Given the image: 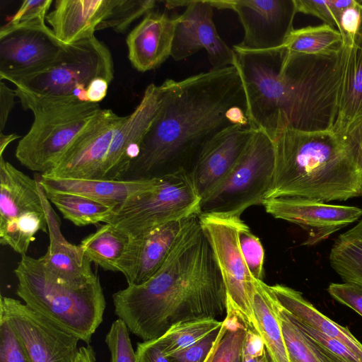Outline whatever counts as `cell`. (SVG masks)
Segmentation results:
<instances>
[{"label":"cell","instance_id":"d6a6232c","mask_svg":"<svg viewBox=\"0 0 362 362\" xmlns=\"http://www.w3.org/2000/svg\"><path fill=\"white\" fill-rule=\"evenodd\" d=\"M227 329L221 338L211 362H233L240 351L247 329L232 312L223 319Z\"/></svg>","mask_w":362,"mask_h":362},{"label":"cell","instance_id":"83f0119b","mask_svg":"<svg viewBox=\"0 0 362 362\" xmlns=\"http://www.w3.org/2000/svg\"><path fill=\"white\" fill-rule=\"evenodd\" d=\"M329 260L344 282L362 286V219L337 237Z\"/></svg>","mask_w":362,"mask_h":362},{"label":"cell","instance_id":"5b68a950","mask_svg":"<svg viewBox=\"0 0 362 362\" xmlns=\"http://www.w3.org/2000/svg\"><path fill=\"white\" fill-rule=\"evenodd\" d=\"M16 294L30 308L87 344L103 320L106 301L98 274L85 281L59 279L42 257L21 256Z\"/></svg>","mask_w":362,"mask_h":362},{"label":"cell","instance_id":"4fadbf2b","mask_svg":"<svg viewBox=\"0 0 362 362\" xmlns=\"http://www.w3.org/2000/svg\"><path fill=\"white\" fill-rule=\"evenodd\" d=\"M64 46L45 21L5 24L0 29V79L9 81L43 71Z\"/></svg>","mask_w":362,"mask_h":362},{"label":"cell","instance_id":"277c9868","mask_svg":"<svg viewBox=\"0 0 362 362\" xmlns=\"http://www.w3.org/2000/svg\"><path fill=\"white\" fill-rule=\"evenodd\" d=\"M272 141L274 169L265 199L290 197L328 203L361 194L362 174L333 131L286 128Z\"/></svg>","mask_w":362,"mask_h":362},{"label":"cell","instance_id":"44dd1931","mask_svg":"<svg viewBox=\"0 0 362 362\" xmlns=\"http://www.w3.org/2000/svg\"><path fill=\"white\" fill-rule=\"evenodd\" d=\"M176 17L151 11L129 33L126 42L133 67L145 72L158 67L171 55Z\"/></svg>","mask_w":362,"mask_h":362},{"label":"cell","instance_id":"52a82bcc","mask_svg":"<svg viewBox=\"0 0 362 362\" xmlns=\"http://www.w3.org/2000/svg\"><path fill=\"white\" fill-rule=\"evenodd\" d=\"M152 190L135 195L112 209L105 223L130 238L162 225L201 214V197L189 173L177 169L160 177Z\"/></svg>","mask_w":362,"mask_h":362},{"label":"cell","instance_id":"6da1fadb","mask_svg":"<svg viewBox=\"0 0 362 362\" xmlns=\"http://www.w3.org/2000/svg\"><path fill=\"white\" fill-rule=\"evenodd\" d=\"M160 87L158 109L141 139L139 155L122 180L152 179L180 168L189 171L221 133L250 126L235 65L180 81L166 79Z\"/></svg>","mask_w":362,"mask_h":362},{"label":"cell","instance_id":"ba28073f","mask_svg":"<svg viewBox=\"0 0 362 362\" xmlns=\"http://www.w3.org/2000/svg\"><path fill=\"white\" fill-rule=\"evenodd\" d=\"M274 161L272 139L257 129L233 168L202 199L200 214L240 217L249 207L262 204L272 182Z\"/></svg>","mask_w":362,"mask_h":362},{"label":"cell","instance_id":"e575fe53","mask_svg":"<svg viewBox=\"0 0 362 362\" xmlns=\"http://www.w3.org/2000/svg\"><path fill=\"white\" fill-rule=\"evenodd\" d=\"M355 0H295L297 13L315 16L325 24L338 28L342 11Z\"/></svg>","mask_w":362,"mask_h":362},{"label":"cell","instance_id":"484cf974","mask_svg":"<svg viewBox=\"0 0 362 362\" xmlns=\"http://www.w3.org/2000/svg\"><path fill=\"white\" fill-rule=\"evenodd\" d=\"M253 313L255 332L262 339L272 362H289L278 314L277 302L263 281L255 279Z\"/></svg>","mask_w":362,"mask_h":362},{"label":"cell","instance_id":"f546056e","mask_svg":"<svg viewBox=\"0 0 362 362\" xmlns=\"http://www.w3.org/2000/svg\"><path fill=\"white\" fill-rule=\"evenodd\" d=\"M45 193L50 203L57 207L64 218L76 226L104 223L113 209L80 195L54 192Z\"/></svg>","mask_w":362,"mask_h":362},{"label":"cell","instance_id":"ffe728a7","mask_svg":"<svg viewBox=\"0 0 362 362\" xmlns=\"http://www.w3.org/2000/svg\"><path fill=\"white\" fill-rule=\"evenodd\" d=\"M118 0H57L46 16L57 38L64 45L110 28Z\"/></svg>","mask_w":362,"mask_h":362},{"label":"cell","instance_id":"74e56055","mask_svg":"<svg viewBox=\"0 0 362 362\" xmlns=\"http://www.w3.org/2000/svg\"><path fill=\"white\" fill-rule=\"evenodd\" d=\"M362 3L356 1L341 13L337 30L339 31L343 46L351 48L354 46L362 19Z\"/></svg>","mask_w":362,"mask_h":362},{"label":"cell","instance_id":"4dcf8cb0","mask_svg":"<svg viewBox=\"0 0 362 362\" xmlns=\"http://www.w3.org/2000/svg\"><path fill=\"white\" fill-rule=\"evenodd\" d=\"M223 320L202 318L182 322L172 326L163 335L155 339L167 356L185 350L200 342L220 329Z\"/></svg>","mask_w":362,"mask_h":362},{"label":"cell","instance_id":"5bb4252c","mask_svg":"<svg viewBox=\"0 0 362 362\" xmlns=\"http://www.w3.org/2000/svg\"><path fill=\"white\" fill-rule=\"evenodd\" d=\"M214 8L236 12L244 30L233 49L264 51L281 47L293 31L295 0L211 1Z\"/></svg>","mask_w":362,"mask_h":362},{"label":"cell","instance_id":"3957f363","mask_svg":"<svg viewBox=\"0 0 362 362\" xmlns=\"http://www.w3.org/2000/svg\"><path fill=\"white\" fill-rule=\"evenodd\" d=\"M199 216L190 218L151 278L112 295L115 314L143 341L182 322L226 315L225 286Z\"/></svg>","mask_w":362,"mask_h":362},{"label":"cell","instance_id":"1f68e13d","mask_svg":"<svg viewBox=\"0 0 362 362\" xmlns=\"http://www.w3.org/2000/svg\"><path fill=\"white\" fill-rule=\"evenodd\" d=\"M277 305L289 362H321L304 334L286 315L278 303Z\"/></svg>","mask_w":362,"mask_h":362},{"label":"cell","instance_id":"ee69618b","mask_svg":"<svg viewBox=\"0 0 362 362\" xmlns=\"http://www.w3.org/2000/svg\"><path fill=\"white\" fill-rule=\"evenodd\" d=\"M136 354L137 362H170L155 339L139 342Z\"/></svg>","mask_w":362,"mask_h":362},{"label":"cell","instance_id":"ab89813d","mask_svg":"<svg viewBox=\"0 0 362 362\" xmlns=\"http://www.w3.org/2000/svg\"><path fill=\"white\" fill-rule=\"evenodd\" d=\"M329 294L337 301L362 316V286L353 283H332Z\"/></svg>","mask_w":362,"mask_h":362},{"label":"cell","instance_id":"7c38bea8","mask_svg":"<svg viewBox=\"0 0 362 362\" xmlns=\"http://www.w3.org/2000/svg\"><path fill=\"white\" fill-rule=\"evenodd\" d=\"M0 315L8 321L30 362H73L77 337L13 298L1 296Z\"/></svg>","mask_w":362,"mask_h":362},{"label":"cell","instance_id":"9a60e30c","mask_svg":"<svg viewBox=\"0 0 362 362\" xmlns=\"http://www.w3.org/2000/svg\"><path fill=\"white\" fill-rule=\"evenodd\" d=\"M165 6H185L176 17V25L170 57L175 61L185 59L204 49L212 69L234 66L236 54L219 36L214 21L211 1H164Z\"/></svg>","mask_w":362,"mask_h":362},{"label":"cell","instance_id":"9c48e42d","mask_svg":"<svg viewBox=\"0 0 362 362\" xmlns=\"http://www.w3.org/2000/svg\"><path fill=\"white\" fill-rule=\"evenodd\" d=\"M96 78L111 82L114 63L108 47L95 35L65 45L57 58L43 71L9 81L16 87L50 96L86 93Z\"/></svg>","mask_w":362,"mask_h":362},{"label":"cell","instance_id":"f907efd6","mask_svg":"<svg viewBox=\"0 0 362 362\" xmlns=\"http://www.w3.org/2000/svg\"><path fill=\"white\" fill-rule=\"evenodd\" d=\"M233 362H241L240 351L236 355Z\"/></svg>","mask_w":362,"mask_h":362},{"label":"cell","instance_id":"8d00e7d4","mask_svg":"<svg viewBox=\"0 0 362 362\" xmlns=\"http://www.w3.org/2000/svg\"><path fill=\"white\" fill-rule=\"evenodd\" d=\"M0 362H30L12 327L1 315Z\"/></svg>","mask_w":362,"mask_h":362},{"label":"cell","instance_id":"4316f807","mask_svg":"<svg viewBox=\"0 0 362 362\" xmlns=\"http://www.w3.org/2000/svg\"><path fill=\"white\" fill-rule=\"evenodd\" d=\"M129 242V238L109 223L90 233L79 246L84 255L105 271L117 272V265Z\"/></svg>","mask_w":362,"mask_h":362},{"label":"cell","instance_id":"681fc988","mask_svg":"<svg viewBox=\"0 0 362 362\" xmlns=\"http://www.w3.org/2000/svg\"><path fill=\"white\" fill-rule=\"evenodd\" d=\"M226 329H227V325H226V322L223 320V325H222L221 329H219L218 336L216 339V341L214 343L211 351L208 354L204 362H211L214 354L215 351H216L218 344H219L221 338L224 335Z\"/></svg>","mask_w":362,"mask_h":362},{"label":"cell","instance_id":"c3c4849f","mask_svg":"<svg viewBox=\"0 0 362 362\" xmlns=\"http://www.w3.org/2000/svg\"><path fill=\"white\" fill-rule=\"evenodd\" d=\"M20 138L17 134H4L0 133V157L3 156V153L10 143Z\"/></svg>","mask_w":362,"mask_h":362},{"label":"cell","instance_id":"7dc6e473","mask_svg":"<svg viewBox=\"0 0 362 362\" xmlns=\"http://www.w3.org/2000/svg\"><path fill=\"white\" fill-rule=\"evenodd\" d=\"M73 362H96L93 347L89 344L79 347Z\"/></svg>","mask_w":362,"mask_h":362},{"label":"cell","instance_id":"f1b7e54d","mask_svg":"<svg viewBox=\"0 0 362 362\" xmlns=\"http://www.w3.org/2000/svg\"><path fill=\"white\" fill-rule=\"evenodd\" d=\"M281 47L300 54H331L342 49L343 40L337 29L323 23L293 29Z\"/></svg>","mask_w":362,"mask_h":362},{"label":"cell","instance_id":"60d3db41","mask_svg":"<svg viewBox=\"0 0 362 362\" xmlns=\"http://www.w3.org/2000/svg\"><path fill=\"white\" fill-rule=\"evenodd\" d=\"M218 332L219 330L192 346L168 356L170 362H204L216 341Z\"/></svg>","mask_w":362,"mask_h":362},{"label":"cell","instance_id":"d4e9b609","mask_svg":"<svg viewBox=\"0 0 362 362\" xmlns=\"http://www.w3.org/2000/svg\"><path fill=\"white\" fill-rule=\"evenodd\" d=\"M362 116V19L352 47L343 46V71L337 117L333 128L342 132Z\"/></svg>","mask_w":362,"mask_h":362},{"label":"cell","instance_id":"e0dca14e","mask_svg":"<svg viewBox=\"0 0 362 362\" xmlns=\"http://www.w3.org/2000/svg\"><path fill=\"white\" fill-rule=\"evenodd\" d=\"M262 205L274 218L306 230L307 245L317 243L362 216V209L358 207L329 204L300 197L266 199Z\"/></svg>","mask_w":362,"mask_h":362},{"label":"cell","instance_id":"d590c367","mask_svg":"<svg viewBox=\"0 0 362 362\" xmlns=\"http://www.w3.org/2000/svg\"><path fill=\"white\" fill-rule=\"evenodd\" d=\"M105 343L110 354V362H137L129 330L120 319L112 323L105 336Z\"/></svg>","mask_w":362,"mask_h":362},{"label":"cell","instance_id":"7bdbcfd3","mask_svg":"<svg viewBox=\"0 0 362 362\" xmlns=\"http://www.w3.org/2000/svg\"><path fill=\"white\" fill-rule=\"evenodd\" d=\"M338 134L348 147L354 160L362 174V116L352 122Z\"/></svg>","mask_w":362,"mask_h":362},{"label":"cell","instance_id":"8992f818","mask_svg":"<svg viewBox=\"0 0 362 362\" xmlns=\"http://www.w3.org/2000/svg\"><path fill=\"white\" fill-rule=\"evenodd\" d=\"M16 97L34 119L15 156L26 168L44 175L53 170L102 108L74 96H50L16 87Z\"/></svg>","mask_w":362,"mask_h":362},{"label":"cell","instance_id":"7a4b0ae2","mask_svg":"<svg viewBox=\"0 0 362 362\" xmlns=\"http://www.w3.org/2000/svg\"><path fill=\"white\" fill-rule=\"evenodd\" d=\"M233 50L252 127L272 139L286 128L333 130L339 105L343 47L323 54L296 53L284 47Z\"/></svg>","mask_w":362,"mask_h":362},{"label":"cell","instance_id":"b9f144b4","mask_svg":"<svg viewBox=\"0 0 362 362\" xmlns=\"http://www.w3.org/2000/svg\"><path fill=\"white\" fill-rule=\"evenodd\" d=\"M241 362H272L259 335L247 329L241 350Z\"/></svg>","mask_w":362,"mask_h":362},{"label":"cell","instance_id":"603a6c76","mask_svg":"<svg viewBox=\"0 0 362 362\" xmlns=\"http://www.w3.org/2000/svg\"><path fill=\"white\" fill-rule=\"evenodd\" d=\"M42 196L47 220L49 244L42 256L46 268L54 276L71 281H85L98 273L78 245L71 244L62 235L61 221L42 187Z\"/></svg>","mask_w":362,"mask_h":362},{"label":"cell","instance_id":"836d02e7","mask_svg":"<svg viewBox=\"0 0 362 362\" xmlns=\"http://www.w3.org/2000/svg\"><path fill=\"white\" fill-rule=\"evenodd\" d=\"M238 241L251 275L255 279L263 281L264 250L259 239L251 232L243 221L240 225Z\"/></svg>","mask_w":362,"mask_h":362},{"label":"cell","instance_id":"f6af8a7d","mask_svg":"<svg viewBox=\"0 0 362 362\" xmlns=\"http://www.w3.org/2000/svg\"><path fill=\"white\" fill-rule=\"evenodd\" d=\"M16 94L1 80L0 83V132L6 126L8 116L13 107Z\"/></svg>","mask_w":362,"mask_h":362},{"label":"cell","instance_id":"f35d334b","mask_svg":"<svg viewBox=\"0 0 362 362\" xmlns=\"http://www.w3.org/2000/svg\"><path fill=\"white\" fill-rule=\"evenodd\" d=\"M52 2V0H25L6 25H16L45 21L47 11Z\"/></svg>","mask_w":362,"mask_h":362},{"label":"cell","instance_id":"cb8c5ba5","mask_svg":"<svg viewBox=\"0 0 362 362\" xmlns=\"http://www.w3.org/2000/svg\"><path fill=\"white\" fill-rule=\"evenodd\" d=\"M269 288L280 307L291 320L340 341L362 356V344L348 328L322 314L300 292L282 284L269 286Z\"/></svg>","mask_w":362,"mask_h":362},{"label":"cell","instance_id":"d6986e66","mask_svg":"<svg viewBox=\"0 0 362 362\" xmlns=\"http://www.w3.org/2000/svg\"><path fill=\"white\" fill-rule=\"evenodd\" d=\"M256 130L250 126L229 128L204 148L189 170L201 199L206 196L233 168Z\"/></svg>","mask_w":362,"mask_h":362},{"label":"cell","instance_id":"ac0fdd59","mask_svg":"<svg viewBox=\"0 0 362 362\" xmlns=\"http://www.w3.org/2000/svg\"><path fill=\"white\" fill-rule=\"evenodd\" d=\"M190 218L162 225L129 239L117 265V272L125 276L128 285L142 284L156 274Z\"/></svg>","mask_w":362,"mask_h":362},{"label":"cell","instance_id":"816d5d0a","mask_svg":"<svg viewBox=\"0 0 362 362\" xmlns=\"http://www.w3.org/2000/svg\"><path fill=\"white\" fill-rule=\"evenodd\" d=\"M361 194H362V186H361Z\"/></svg>","mask_w":362,"mask_h":362},{"label":"cell","instance_id":"8fae6325","mask_svg":"<svg viewBox=\"0 0 362 362\" xmlns=\"http://www.w3.org/2000/svg\"><path fill=\"white\" fill-rule=\"evenodd\" d=\"M199 217L225 286L227 311L234 313L247 329L255 331L252 304L255 279L247 269L238 241L243 220L215 214Z\"/></svg>","mask_w":362,"mask_h":362},{"label":"cell","instance_id":"30bf717a","mask_svg":"<svg viewBox=\"0 0 362 362\" xmlns=\"http://www.w3.org/2000/svg\"><path fill=\"white\" fill-rule=\"evenodd\" d=\"M38 231L48 232L42 186L0 157V243L21 256Z\"/></svg>","mask_w":362,"mask_h":362},{"label":"cell","instance_id":"2e32d148","mask_svg":"<svg viewBox=\"0 0 362 362\" xmlns=\"http://www.w3.org/2000/svg\"><path fill=\"white\" fill-rule=\"evenodd\" d=\"M125 116L110 109H101L79 135L59 163L49 173V177L102 180L103 167L112 141Z\"/></svg>","mask_w":362,"mask_h":362},{"label":"cell","instance_id":"bcb514c9","mask_svg":"<svg viewBox=\"0 0 362 362\" xmlns=\"http://www.w3.org/2000/svg\"><path fill=\"white\" fill-rule=\"evenodd\" d=\"M110 81L103 78L93 79L86 88V94L88 102L98 103L106 96Z\"/></svg>","mask_w":362,"mask_h":362},{"label":"cell","instance_id":"7402d4cb","mask_svg":"<svg viewBox=\"0 0 362 362\" xmlns=\"http://www.w3.org/2000/svg\"><path fill=\"white\" fill-rule=\"evenodd\" d=\"M37 180L45 192L80 195L114 209L135 195L152 190L160 178L82 180L49 177L39 174Z\"/></svg>","mask_w":362,"mask_h":362}]
</instances>
